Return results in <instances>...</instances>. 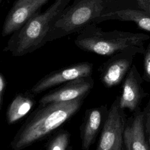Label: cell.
Wrapping results in <instances>:
<instances>
[{"instance_id": "obj_12", "label": "cell", "mask_w": 150, "mask_h": 150, "mask_svg": "<svg viewBox=\"0 0 150 150\" xmlns=\"http://www.w3.org/2000/svg\"><path fill=\"white\" fill-rule=\"evenodd\" d=\"M139 98L138 86L132 72H130L123 86L122 93L120 101L121 108H128L134 110Z\"/></svg>"}, {"instance_id": "obj_17", "label": "cell", "mask_w": 150, "mask_h": 150, "mask_svg": "<svg viewBox=\"0 0 150 150\" xmlns=\"http://www.w3.org/2000/svg\"><path fill=\"white\" fill-rule=\"evenodd\" d=\"M124 142L125 144L127 150H131V127H127L124 132Z\"/></svg>"}, {"instance_id": "obj_13", "label": "cell", "mask_w": 150, "mask_h": 150, "mask_svg": "<svg viewBox=\"0 0 150 150\" xmlns=\"http://www.w3.org/2000/svg\"><path fill=\"white\" fill-rule=\"evenodd\" d=\"M129 65V63L126 59H120L113 62L103 77V83L108 87L119 83L127 71Z\"/></svg>"}, {"instance_id": "obj_14", "label": "cell", "mask_w": 150, "mask_h": 150, "mask_svg": "<svg viewBox=\"0 0 150 150\" xmlns=\"http://www.w3.org/2000/svg\"><path fill=\"white\" fill-rule=\"evenodd\" d=\"M131 150H148L143 128V115H139L131 127Z\"/></svg>"}, {"instance_id": "obj_15", "label": "cell", "mask_w": 150, "mask_h": 150, "mask_svg": "<svg viewBox=\"0 0 150 150\" xmlns=\"http://www.w3.org/2000/svg\"><path fill=\"white\" fill-rule=\"evenodd\" d=\"M70 134L66 130L60 131L49 142L46 150H70Z\"/></svg>"}, {"instance_id": "obj_16", "label": "cell", "mask_w": 150, "mask_h": 150, "mask_svg": "<svg viewBox=\"0 0 150 150\" xmlns=\"http://www.w3.org/2000/svg\"><path fill=\"white\" fill-rule=\"evenodd\" d=\"M144 69L146 75L150 78V44L147 48L145 55Z\"/></svg>"}, {"instance_id": "obj_10", "label": "cell", "mask_w": 150, "mask_h": 150, "mask_svg": "<svg viewBox=\"0 0 150 150\" xmlns=\"http://www.w3.org/2000/svg\"><path fill=\"white\" fill-rule=\"evenodd\" d=\"M35 104L32 96L28 93L17 94L6 110V121L12 124L19 121L31 110Z\"/></svg>"}, {"instance_id": "obj_1", "label": "cell", "mask_w": 150, "mask_h": 150, "mask_svg": "<svg viewBox=\"0 0 150 150\" xmlns=\"http://www.w3.org/2000/svg\"><path fill=\"white\" fill-rule=\"evenodd\" d=\"M83 99L40 104L16 132L12 149L22 150L46 137L79 111Z\"/></svg>"}, {"instance_id": "obj_21", "label": "cell", "mask_w": 150, "mask_h": 150, "mask_svg": "<svg viewBox=\"0 0 150 150\" xmlns=\"http://www.w3.org/2000/svg\"><path fill=\"white\" fill-rule=\"evenodd\" d=\"M2 1H3V0H0V2H1Z\"/></svg>"}, {"instance_id": "obj_19", "label": "cell", "mask_w": 150, "mask_h": 150, "mask_svg": "<svg viewBox=\"0 0 150 150\" xmlns=\"http://www.w3.org/2000/svg\"><path fill=\"white\" fill-rule=\"evenodd\" d=\"M138 6L150 15V0H137Z\"/></svg>"}, {"instance_id": "obj_18", "label": "cell", "mask_w": 150, "mask_h": 150, "mask_svg": "<svg viewBox=\"0 0 150 150\" xmlns=\"http://www.w3.org/2000/svg\"><path fill=\"white\" fill-rule=\"evenodd\" d=\"M5 87H6L5 79L4 76L0 72V111L1 110L2 107L3 96H4V93Z\"/></svg>"}, {"instance_id": "obj_11", "label": "cell", "mask_w": 150, "mask_h": 150, "mask_svg": "<svg viewBox=\"0 0 150 150\" xmlns=\"http://www.w3.org/2000/svg\"><path fill=\"white\" fill-rule=\"evenodd\" d=\"M101 121V114L98 109L91 110L87 113L81 129V148L88 150L93 144Z\"/></svg>"}, {"instance_id": "obj_4", "label": "cell", "mask_w": 150, "mask_h": 150, "mask_svg": "<svg viewBox=\"0 0 150 150\" xmlns=\"http://www.w3.org/2000/svg\"><path fill=\"white\" fill-rule=\"evenodd\" d=\"M146 35L115 31L104 32L89 24L78 32L74 44L80 49L103 56H110L125 49L140 45Z\"/></svg>"}, {"instance_id": "obj_20", "label": "cell", "mask_w": 150, "mask_h": 150, "mask_svg": "<svg viewBox=\"0 0 150 150\" xmlns=\"http://www.w3.org/2000/svg\"><path fill=\"white\" fill-rule=\"evenodd\" d=\"M149 142H150V122H149Z\"/></svg>"}, {"instance_id": "obj_9", "label": "cell", "mask_w": 150, "mask_h": 150, "mask_svg": "<svg viewBox=\"0 0 150 150\" xmlns=\"http://www.w3.org/2000/svg\"><path fill=\"white\" fill-rule=\"evenodd\" d=\"M108 19L131 21L137 24L140 29L150 32V15L145 11L124 9L105 12L100 16L98 22Z\"/></svg>"}, {"instance_id": "obj_5", "label": "cell", "mask_w": 150, "mask_h": 150, "mask_svg": "<svg viewBox=\"0 0 150 150\" xmlns=\"http://www.w3.org/2000/svg\"><path fill=\"white\" fill-rule=\"evenodd\" d=\"M91 72L92 64L88 62H80L71 64L43 76L32 86L30 93L38 94L74 79L89 77Z\"/></svg>"}, {"instance_id": "obj_6", "label": "cell", "mask_w": 150, "mask_h": 150, "mask_svg": "<svg viewBox=\"0 0 150 150\" xmlns=\"http://www.w3.org/2000/svg\"><path fill=\"white\" fill-rule=\"evenodd\" d=\"M50 0H15L5 18L2 36L11 35L30 18L41 12L42 7Z\"/></svg>"}, {"instance_id": "obj_8", "label": "cell", "mask_w": 150, "mask_h": 150, "mask_svg": "<svg viewBox=\"0 0 150 150\" xmlns=\"http://www.w3.org/2000/svg\"><path fill=\"white\" fill-rule=\"evenodd\" d=\"M87 77H81L66 83L61 87L44 95L39 100V104L69 101L84 97L92 87V83L87 80Z\"/></svg>"}, {"instance_id": "obj_2", "label": "cell", "mask_w": 150, "mask_h": 150, "mask_svg": "<svg viewBox=\"0 0 150 150\" xmlns=\"http://www.w3.org/2000/svg\"><path fill=\"white\" fill-rule=\"evenodd\" d=\"M70 0H55L43 12L30 18L21 28L12 33L4 51L19 57L30 53L47 42L46 36L52 21L69 5Z\"/></svg>"}, {"instance_id": "obj_7", "label": "cell", "mask_w": 150, "mask_h": 150, "mask_svg": "<svg viewBox=\"0 0 150 150\" xmlns=\"http://www.w3.org/2000/svg\"><path fill=\"white\" fill-rule=\"evenodd\" d=\"M124 123L117 105L110 108L98 141L97 150H121Z\"/></svg>"}, {"instance_id": "obj_3", "label": "cell", "mask_w": 150, "mask_h": 150, "mask_svg": "<svg viewBox=\"0 0 150 150\" xmlns=\"http://www.w3.org/2000/svg\"><path fill=\"white\" fill-rule=\"evenodd\" d=\"M107 6L108 0H74L52 21L46 42L78 33L87 25L98 22Z\"/></svg>"}]
</instances>
